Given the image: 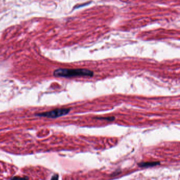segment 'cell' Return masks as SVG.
<instances>
[{
    "label": "cell",
    "instance_id": "1",
    "mask_svg": "<svg viewBox=\"0 0 180 180\" xmlns=\"http://www.w3.org/2000/svg\"><path fill=\"white\" fill-rule=\"evenodd\" d=\"M94 73L86 69H65L60 68L53 72V75L58 77L70 78L78 76H85L91 77L94 76Z\"/></svg>",
    "mask_w": 180,
    "mask_h": 180
},
{
    "label": "cell",
    "instance_id": "2",
    "mask_svg": "<svg viewBox=\"0 0 180 180\" xmlns=\"http://www.w3.org/2000/svg\"><path fill=\"white\" fill-rule=\"evenodd\" d=\"M71 108H59L51 110L47 112L37 114L36 115L48 118H55L67 115L71 111Z\"/></svg>",
    "mask_w": 180,
    "mask_h": 180
},
{
    "label": "cell",
    "instance_id": "3",
    "mask_svg": "<svg viewBox=\"0 0 180 180\" xmlns=\"http://www.w3.org/2000/svg\"><path fill=\"white\" fill-rule=\"evenodd\" d=\"M160 164V162L159 161L142 162L137 163L138 166L142 168H148L150 167H154Z\"/></svg>",
    "mask_w": 180,
    "mask_h": 180
},
{
    "label": "cell",
    "instance_id": "5",
    "mask_svg": "<svg viewBox=\"0 0 180 180\" xmlns=\"http://www.w3.org/2000/svg\"><path fill=\"white\" fill-rule=\"evenodd\" d=\"M121 171L120 169H118V170H116V171H115L113 173L111 174L110 175L111 176H117L118 175H119L120 173H121Z\"/></svg>",
    "mask_w": 180,
    "mask_h": 180
},
{
    "label": "cell",
    "instance_id": "4",
    "mask_svg": "<svg viewBox=\"0 0 180 180\" xmlns=\"http://www.w3.org/2000/svg\"><path fill=\"white\" fill-rule=\"evenodd\" d=\"M93 119H99V120H106L108 121H114L116 118L114 116H110V117H93Z\"/></svg>",
    "mask_w": 180,
    "mask_h": 180
}]
</instances>
